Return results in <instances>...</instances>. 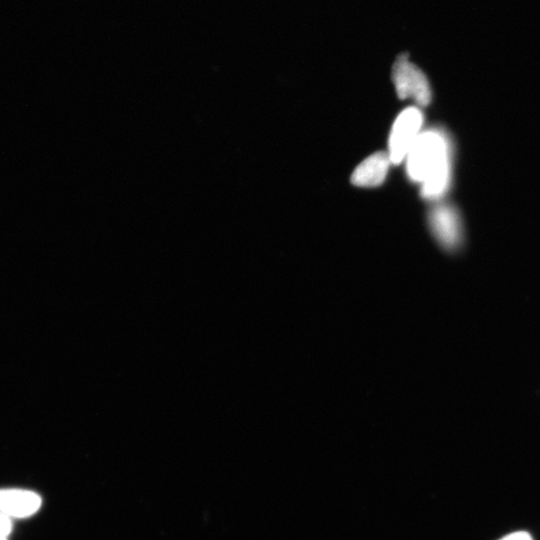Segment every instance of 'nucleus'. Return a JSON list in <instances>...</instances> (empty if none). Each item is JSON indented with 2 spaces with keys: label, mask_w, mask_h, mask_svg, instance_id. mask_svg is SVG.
Wrapping results in <instances>:
<instances>
[{
  "label": "nucleus",
  "mask_w": 540,
  "mask_h": 540,
  "mask_svg": "<svg viewBox=\"0 0 540 540\" xmlns=\"http://www.w3.org/2000/svg\"><path fill=\"white\" fill-rule=\"evenodd\" d=\"M451 145L437 130L421 132L407 156V170L412 181L423 184L421 194L429 200L440 199L451 181Z\"/></svg>",
  "instance_id": "f257e3e1"
},
{
  "label": "nucleus",
  "mask_w": 540,
  "mask_h": 540,
  "mask_svg": "<svg viewBox=\"0 0 540 540\" xmlns=\"http://www.w3.org/2000/svg\"><path fill=\"white\" fill-rule=\"evenodd\" d=\"M392 80L400 98H412L419 106H426L432 101V89L426 74L409 63L408 54H402L396 59Z\"/></svg>",
  "instance_id": "f03ea898"
},
{
  "label": "nucleus",
  "mask_w": 540,
  "mask_h": 540,
  "mask_svg": "<svg viewBox=\"0 0 540 540\" xmlns=\"http://www.w3.org/2000/svg\"><path fill=\"white\" fill-rule=\"evenodd\" d=\"M424 114L418 107H409L399 116L392 126L390 137V156L393 165H400L407 158L413 143L421 133Z\"/></svg>",
  "instance_id": "7ed1b4c3"
},
{
  "label": "nucleus",
  "mask_w": 540,
  "mask_h": 540,
  "mask_svg": "<svg viewBox=\"0 0 540 540\" xmlns=\"http://www.w3.org/2000/svg\"><path fill=\"white\" fill-rule=\"evenodd\" d=\"M429 225L436 240L445 249L453 251L460 247L463 233L457 208L447 204L434 207L429 214Z\"/></svg>",
  "instance_id": "20e7f679"
},
{
  "label": "nucleus",
  "mask_w": 540,
  "mask_h": 540,
  "mask_svg": "<svg viewBox=\"0 0 540 540\" xmlns=\"http://www.w3.org/2000/svg\"><path fill=\"white\" fill-rule=\"evenodd\" d=\"M41 506L40 496L25 489H2L0 491V513L7 518H29Z\"/></svg>",
  "instance_id": "39448f33"
},
{
  "label": "nucleus",
  "mask_w": 540,
  "mask_h": 540,
  "mask_svg": "<svg viewBox=\"0 0 540 540\" xmlns=\"http://www.w3.org/2000/svg\"><path fill=\"white\" fill-rule=\"evenodd\" d=\"M392 162L385 153H376L362 162L351 175V182L356 187L374 188L381 185L386 179Z\"/></svg>",
  "instance_id": "423d86ee"
},
{
  "label": "nucleus",
  "mask_w": 540,
  "mask_h": 540,
  "mask_svg": "<svg viewBox=\"0 0 540 540\" xmlns=\"http://www.w3.org/2000/svg\"><path fill=\"white\" fill-rule=\"evenodd\" d=\"M13 530V522L10 518L0 513V540H7Z\"/></svg>",
  "instance_id": "0eeeda50"
},
{
  "label": "nucleus",
  "mask_w": 540,
  "mask_h": 540,
  "mask_svg": "<svg viewBox=\"0 0 540 540\" xmlns=\"http://www.w3.org/2000/svg\"><path fill=\"white\" fill-rule=\"evenodd\" d=\"M500 540H534L533 537L526 531H518V533H513L509 536H504Z\"/></svg>",
  "instance_id": "6e6552de"
}]
</instances>
